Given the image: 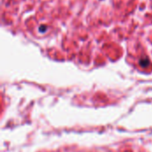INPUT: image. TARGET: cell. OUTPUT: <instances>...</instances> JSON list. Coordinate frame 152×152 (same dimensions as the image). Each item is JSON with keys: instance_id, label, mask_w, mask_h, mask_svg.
Wrapping results in <instances>:
<instances>
[{"instance_id": "obj_1", "label": "cell", "mask_w": 152, "mask_h": 152, "mask_svg": "<svg viewBox=\"0 0 152 152\" xmlns=\"http://www.w3.org/2000/svg\"><path fill=\"white\" fill-rule=\"evenodd\" d=\"M141 64L143 66V67H145V66H147L148 64H149V61L148 60H145V61H141Z\"/></svg>"}]
</instances>
